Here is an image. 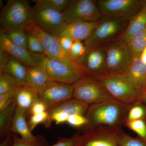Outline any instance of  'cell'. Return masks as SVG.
<instances>
[{
  "instance_id": "1",
  "label": "cell",
  "mask_w": 146,
  "mask_h": 146,
  "mask_svg": "<svg viewBox=\"0 0 146 146\" xmlns=\"http://www.w3.org/2000/svg\"><path fill=\"white\" fill-rule=\"evenodd\" d=\"M131 106L115 99L89 105L85 115L88 123L83 128L84 132L99 127L121 128Z\"/></svg>"
},
{
  "instance_id": "2",
  "label": "cell",
  "mask_w": 146,
  "mask_h": 146,
  "mask_svg": "<svg viewBox=\"0 0 146 146\" xmlns=\"http://www.w3.org/2000/svg\"><path fill=\"white\" fill-rule=\"evenodd\" d=\"M32 23V7L28 1L9 0L1 10V32L20 28L25 29Z\"/></svg>"
},
{
  "instance_id": "3",
  "label": "cell",
  "mask_w": 146,
  "mask_h": 146,
  "mask_svg": "<svg viewBox=\"0 0 146 146\" xmlns=\"http://www.w3.org/2000/svg\"><path fill=\"white\" fill-rule=\"evenodd\" d=\"M95 77L102 84L114 99L129 105L142 101L143 94L121 75L106 74Z\"/></svg>"
},
{
  "instance_id": "4",
  "label": "cell",
  "mask_w": 146,
  "mask_h": 146,
  "mask_svg": "<svg viewBox=\"0 0 146 146\" xmlns=\"http://www.w3.org/2000/svg\"><path fill=\"white\" fill-rule=\"evenodd\" d=\"M73 98L91 105L114 99L95 77L86 76L72 84Z\"/></svg>"
},
{
  "instance_id": "5",
  "label": "cell",
  "mask_w": 146,
  "mask_h": 146,
  "mask_svg": "<svg viewBox=\"0 0 146 146\" xmlns=\"http://www.w3.org/2000/svg\"><path fill=\"white\" fill-rule=\"evenodd\" d=\"M32 16L33 24L54 36H58L68 25L62 12L36 4L32 7Z\"/></svg>"
},
{
  "instance_id": "6",
  "label": "cell",
  "mask_w": 146,
  "mask_h": 146,
  "mask_svg": "<svg viewBox=\"0 0 146 146\" xmlns=\"http://www.w3.org/2000/svg\"><path fill=\"white\" fill-rule=\"evenodd\" d=\"M25 31L27 32L36 36L42 42L47 57L60 60L73 67L82 70L89 75L82 66L63 49L60 46L58 36L48 34L33 23L27 27Z\"/></svg>"
},
{
  "instance_id": "7",
  "label": "cell",
  "mask_w": 146,
  "mask_h": 146,
  "mask_svg": "<svg viewBox=\"0 0 146 146\" xmlns=\"http://www.w3.org/2000/svg\"><path fill=\"white\" fill-rule=\"evenodd\" d=\"M129 22L125 19L103 17L84 44L86 48H90L112 40L122 33Z\"/></svg>"
},
{
  "instance_id": "8",
  "label": "cell",
  "mask_w": 146,
  "mask_h": 146,
  "mask_svg": "<svg viewBox=\"0 0 146 146\" xmlns=\"http://www.w3.org/2000/svg\"><path fill=\"white\" fill-rule=\"evenodd\" d=\"M145 1L139 0H98L97 5L103 17L129 21L140 11Z\"/></svg>"
},
{
  "instance_id": "9",
  "label": "cell",
  "mask_w": 146,
  "mask_h": 146,
  "mask_svg": "<svg viewBox=\"0 0 146 146\" xmlns=\"http://www.w3.org/2000/svg\"><path fill=\"white\" fill-rule=\"evenodd\" d=\"M63 13L67 23L77 22H94L103 18L100 12L97 1L72 0Z\"/></svg>"
},
{
  "instance_id": "10",
  "label": "cell",
  "mask_w": 146,
  "mask_h": 146,
  "mask_svg": "<svg viewBox=\"0 0 146 146\" xmlns=\"http://www.w3.org/2000/svg\"><path fill=\"white\" fill-rule=\"evenodd\" d=\"M131 60L127 45L117 40L107 46L104 74H121L127 70Z\"/></svg>"
},
{
  "instance_id": "11",
  "label": "cell",
  "mask_w": 146,
  "mask_h": 146,
  "mask_svg": "<svg viewBox=\"0 0 146 146\" xmlns=\"http://www.w3.org/2000/svg\"><path fill=\"white\" fill-rule=\"evenodd\" d=\"M46 70L52 81L67 84H73L80 79L89 76L82 70L58 59L48 57Z\"/></svg>"
},
{
  "instance_id": "12",
  "label": "cell",
  "mask_w": 146,
  "mask_h": 146,
  "mask_svg": "<svg viewBox=\"0 0 146 146\" xmlns=\"http://www.w3.org/2000/svg\"><path fill=\"white\" fill-rule=\"evenodd\" d=\"M120 128L99 127L80 135V146H119Z\"/></svg>"
},
{
  "instance_id": "13",
  "label": "cell",
  "mask_w": 146,
  "mask_h": 146,
  "mask_svg": "<svg viewBox=\"0 0 146 146\" xmlns=\"http://www.w3.org/2000/svg\"><path fill=\"white\" fill-rule=\"evenodd\" d=\"M107 50V46H103L87 48L78 63L89 76L97 77L105 74Z\"/></svg>"
},
{
  "instance_id": "14",
  "label": "cell",
  "mask_w": 146,
  "mask_h": 146,
  "mask_svg": "<svg viewBox=\"0 0 146 146\" xmlns=\"http://www.w3.org/2000/svg\"><path fill=\"white\" fill-rule=\"evenodd\" d=\"M0 48L29 68L39 65L47 57L44 54L34 53L28 48L13 44L1 32L0 35Z\"/></svg>"
},
{
  "instance_id": "15",
  "label": "cell",
  "mask_w": 146,
  "mask_h": 146,
  "mask_svg": "<svg viewBox=\"0 0 146 146\" xmlns=\"http://www.w3.org/2000/svg\"><path fill=\"white\" fill-rule=\"evenodd\" d=\"M39 94V100L46 106L48 110L58 104L73 98V85L52 81Z\"/></svg>"
},
{
  "instance_id": "16",
  "label": "cell",
  "mask_w": 146,
  "mask_h": 146,
  "mask_svg": "<svg viewBox=\"0 0 146 146\" xmlns=\"http://www.w3.org/2000/svg\"><path fill=\"white\" fill-rule=\"evenodd\" d=\"M27 116L22 110L16 108L13 115L11 131L19 134L24 141L37 145L38 146H48V144L43 136H34L27 122Z\"/></svg>"
},
{
  "instance_id": "17",
  "label": "cell",
  "mask_w": 146,
  "mask_h": 146,
  "mask_svg": "<svg viewBox=\"0 0 146 146\" xmlns=\"http://www.w3.org/2000/svg\"><path fill=\"white\" fill-rule=\"evenodd\" d=\"M140 56H133L127 70L121 75L144 96L146 92V65Z\"/></svg>"
},
{
  "instance_id": "18",
  "label": "cell",
  "mask_w": 146,
  "mask_h": 146,
  "mask_svg": "<svg viewBox=\"0 0 146 146\" xmlns=\"http://www.w3.org/2000/svg\"><path fill=\"white\" fill-rule=\"evenodd\" d=\"M99 22H77L68 24L58 36H67L74 41L84 42L90 36Z\"/></svg>"
},
{
  "instance_id": "19",
  "label": "cell",
  "mask_w": 146,
  "mask_h": 146,
  "mask_svg": "<svg viewBox=\"0 0 146 146\" xmlns=\"http://www.w3.org/2000/svg\"><path fill=\"white\" fill-rule=\"evenodd\" d=\"M39 100V94L28 84H23L18 87L14 95L16 108L28 116L32 106Z\"/></svg>"
},
{
  "instance_id": "20",
  "label": "cell",
  "mask_w": 146,
  "mask_h": 146,
  "mask_svg": "<svg viewBox=\"0 0 146 146\" xmlns=\"http://www.w3.org/2000/svg\"><path fill=\"white\" fill-rule=\"evenodd\" d=\"M47 58L39 65L29 68L27 84L39 94L52 80L46 70Z\"/></svg>"
},
{
  "instance_id": "21",
  "label": "cell",
  "mask_w": 146,
  "mask_h": 146,
  "mask_svg": "<svg viewBox=\"0 0 146 146\" xmlns=\"http://www.w3.org/2000/svg\"><path fill=\"white\" fill-rule=\"evenodd\" d=\"M146 29V1L138 13L129 22L127 26L117 40L127 44L133 36Z\"/></svg>"
},
{
  "instance_id": "22",
  "label": "cell",
  "mask_w": 146,
  "mask_h": 146,
  "mask_svg": "<svg viewBox=\"0 0 146 146\" xmlns=\"http://www.w3.org/2000/svg\"><path fill=\"white\" fill-rule=\"evenodd\" d=\"M89 105L80 101L72 98L54 106L47 110L48 115L61 111L70 115H80L85 116Z\"/></svg>"
},
{
  "instance_id": "23",
  "label": "cell",
  "mask_w": 146,
  "mask_h": 146,
  "mask_svg": "<svg viewBox=\"0 0 146 146\" xmlns=\"http://www.w3.org/2000/svg\"><path fill=\"white\" fill-rule=\"evenodd\" d=\"M29 68L20 60L10 56L3 72L0 73H5L22 84H26Z\"/></svg>"
},
{
  "instance_id": "24",
  "label": "cell",
  "mask_w": 146,
  "mask_h": 146,
  "mask_svg": "<svg viewBox=\"0 0 146 146\" xmlns=\"http://www.w3.org/2000/svg\"><path fill=\"white\" fill-rule=\"evenodd\" d=\"M16 105L14 100L4 110L0 112V137L2 139L11 131Z\"/></svg>"
},
{
  "instance_id": "25",
  "label": "cell",
  "mask_w": 146,
  "mask_h": 146,
  "mask_svg": "<svg viewBox=\"0 0 146 146\" xmlns=\"http://www.w3.org/2000/svg\"><path fill=\"white\" fill-rule=\"evenodd\" d=\"M127 45L131 59L135 56L141 55L146 46V29L133 36Z\"/></svg>"
},
{
  "instance_id": "26",
  "label": "cell",
  "mask_w": 146,
  "mask_h": 146,
  "mask_svg": "<svg viewBox=\"0 0 146 146\" xmlns=\"http://www.w3.org/2000/svg\"><path fill=\"white\" fill-rule=\"evenodd\" d=\"M1 33L13 44L27 48V32L25 29L20 28Z\"/></svg>"
},
{
  "instance_id": "27",
  "label": "cell",
  "mask_w": 146,
  "mask_h": 146,
  "mask_svg": "<svg viewBox=\"0 0 146 146\" xmlns=\"http://www.w3.org/2000/svg\"><path fill=\"white\" fill-rule=\"evenodd\" d=\"M21 85L22 84L9 75L4 72L0 73V94L16 91Z\"/></svg>"
},
{
  "instance_id": "28",
  "label": "cell",
  "mask_w": 146,
  "mask_h": 146,
  "mask_svg": "<svg viewBox=\"0 0 146 146\" xmlns=\"http://www.w3.org/2000/svg\"><path fill=\"white\" fill-rule=\"evenodd\" d=\"M140 119H146V105L140 102L131 106L126 121H130Z\"/></svg>"
},
{
  "instance_id": "29",
  "label": "cell",
  "mask_w": 146,
  "mask_h": 146,
  "mask_svg": "<svg viewBox=\"0 0 146 146\" xmlns=\"http://www.w3.org/2000/svg\"><path fill=\"white\" fill-rule=\"evenodd\" d=\"M119 146H146V141L131 137L121 128L119 132Z\"/></svg>"
},
{
  "instance_id": "30",
  "label": "cell",
  "mask_w": 146,
  "mask_h": 146,
  "mask_svg": "<svg viewBox=\"0 0 146 146\" xmlns=\"http://www.w3.org/2000/svg\"><path fill=\"white\" fill-rule=\"evenodd\" d=\"M124 125L129 129L136 132L139 137L146 141V121L145 119H140L126 121Z\"/></svg>"
},
{
  "instance_id": "31",
  "label": "cell",
  "mask_w": 146,
  "mask_h": 146,
  "mask_svg": "<svg viewBox=\"0 0 146 146\" xmlns=\"http://www.w3.org/2000/svg\"><path fill=\"white\" fill-rule=\"evenodd\" d=\"M35 4L63 12L68 7L70 0H35Z\"/></svg>"
},
{
  "instance_id": "32",
  "label": "cell",
  "mask_w": 146,
  "mask_h": 146,
  "mask_svg": "<svg viewBox=\"0 0 146 146\" xmlns=\"http://www.w3.org/2000/svg\"><path fill=\"white\" fill-rule=\"evenodd\" d=\"M27 48L31 52L46 55L44 48L42 42L36 36L28 32H27Z\"/></svg>"
},
{
  "instance_id": "33",
  "label": "cell",
  "mask_w": 146,
  "mask_h": 146,
  "mask_svg": "<svg viewBox=\"0 0 146 146\" xmlns=\"http://www.w3.org/2000/svg\"><path fill=\"white\" fill-rule=\"evenodd\" d=\"M87 48L82 42L75 41L71 48L70 54L74 60L78 62L84 56Z\"/></svg>"
},
{
  "instance_id": "34",
  "label": "cell",
  "mask_w": 146,
  "mask_h": 146,
  "mask_svg": "<svg viewBox=\"0 0 146 146\" xmlns=\"http://www.w3.org/2000/svg\"><path fill=\"white\" fill-rule=\"evenodd\" d=\"M80 135L77 134L70 138L60 136L55 143L49 146H80Z\"/></svg>"
},
{
  "instance_id": "35",
  "label": "cell",
  "mask_w": 146,
  "mask_h": 146,
  "mask_svg": "<svg viewBox=\"0 0 146 146\" xmlns=\"http://www.w3.org/2000/svg\"><path fill=\"white\" fill-rule=\"evenodd\" d=\"M67 123L73 127L82 128L88 124V121L84 115H73L69 116Z\"/></svg>"
},
{
  "instance_id": "36",
  "label": "cell",
  "mask_w": 146,
  "mask_h": 146,
  "mask_svg": "<svg viewBox=\"0 0 146 146\" xmlns=\"http://www.w3.org/2000/svg\"><path fill=\"white\" fill-rule=\"evenodd\" d=\"M48 117L47 111L31 116L28 123L31 131H32L39 124H43L46 121Z\"/></svg>"
},
{
  "instance_id": "37",
  "label": "cell",
  "mask_w": 146,
  "mask_h": 146,
  "mask_svg": "<svg viewBox=\"0 0 146 146\" xmlns=\"http://www.w3.org/2000/svg\"><path fill=\"white\" fill-rule=\"evenodd\" d=\"M15 91L7 92L0 94V112L4 110L12 104L14 101Z\"/></svg>"
},
{
  "instance_id": "38",
  "label": "cell",
  "mask_w": 146,
  "mask_h": 146,
  "mask_svg": "<svg viewBox=\"0 0 146 146\" xmlns=\"http://www.w3.org/2000/svg\"><path fill=\"white\" fill-rule=\"evenodd\" d=\"M47 108L46 106L44 103L40 100L36 102L32 106L31 109L29 112L28 115H33L39 114L46 111Z\"/></svg>"
},
{
  "instance_id": "39",
  "label": "cell",
  "mask_w": 146,
  "mask_h": 146,
  "mask_svg": "<svg viewBox=\"0 0 146 146\" xmlns=\"http://www.w3.org/2000/svg\"><path fill=\"white\" fill-rule=\"evenodd\" d=\"M58 37L61 47L66 52L70 54L71 48L75 41L67 36H58Z\"/></svg>"
},
{
  "instance_id": "40",
  "label": "cell",
  "mask_w": 146,
  "mask_h": 146,
  "mask_svg": "<svg viewBox=\"0 0 146 146\" xmlns=\"http://www.w3.org/2000/svg\"><path fill=\"white\" fill-rule=\"evenodd\" d=\"M14 142L13 146H38L35 144L29 143L20 138L17 134L13 133Z\"/></svg>"
},
{
  "instance_id": "41",
  "label": "cell",
  "mask_w": 146,
  "mask_h": 146,
  "mask_svg": "<svg viewBox=\"0 0 146 146\" xmlns=\"http://www.w3.org/2000/svg\"><path fill=\"white\" fill-rule=\"evenodd\" d=\"M1 141L0 146H13L14 142L13 132L12 131L9 132L1 139Z\"/></svg>"
},
{
  "instance_id": "42",
  "label": "cell",
  "mask_w": 146,
  "mask_h": 146,
  "mask_svg": "<svg viewBox=\"0 0 146 146\" xmlns=\"http://www.w3.org/2000/svg\"><path fill=\"white\" fill-rule=\"evenodd\" d=\"M9 56L7 53L0 48V72H3Z\"/></svg>"
},
{
  "instance_id": "43",
  "label": "cell",
  "mask_w": 146,
  "mask_h": 146,
  "mask_svg": "<svg viewBox=\"0 0 146 146\" xmlns=\"http://www.w3.org/2000/svg\"><path fill=\"white\" fill-rule=\"evenodd\" d=\"M141 102H142L144 104L146 105V92L145 93V95H144L143 97Z\"/></svg>"
},
{
  "instance_id": "44",
  "label": "cell",
  "mask_w": 146,
  "mask_h": 146,
  "mask_svg": "<svg viewBox=\"0 0 146 146\" xmlns=\"http://www.w3.org/2000/svg\"></svg>"
}]
</instances>
